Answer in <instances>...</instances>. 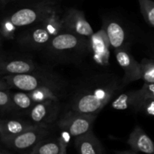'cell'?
Here are the masks:
<instances>
[{
  "label": "cell",
  "instance_id": "26",
  "mask_svg": "<svg viewBox=\"0 0 154 154\" xmlns=\"http://www.w3.org/2000/svg\"><path fill=\"white\" fill-rule=\"evenodd\" d=\"M72 135L67 131L63 130L62 133L60 134V137L58 138L59 144L60 147V154H67V147L70 141V138Z\"/></svg>",
  "mask_w": 154,
  "mask_h": 154
},
{
  "label": "cell",
  "instance_id": "28",
  "mask_svg": "<svg viewBox=\"0 0 154 154\" xmlns=\"http://www.w3.org/2000/svg\"><path fill=\"white\" fill-rule=\"evenodd\" d=\"M11 1H12V0H0V2H1L2 6H4L7 5L8 2H10Z\"/></svg>",
  "mask_w": 154,
  "mask_h": 154
},
{
  "label": "cell",
  "instance_id": "14",
  "mask_svg": "<svg viewBox=\"0 0 154 154\" xmlns=\"http://www.w3.org/2000/svg\"><path fill=\"white\" fill-rule=\"evenodd\" d=\"M38 126L32 122L14 119L2 120L0 123V137L2 142L14 138L28 129Z\"/></svg>",
  "mask_w": 154,
  "mask_h": 154
},
{
  "label": "cell",
  "instance_id": "11",
  "mask_svg": "<svg viewBox=\"0 0 154 154\" xmlns=\"http://www.w3.org/2000/svg\"><path fill=\"white\" fill-rule=\"evenodd\" d=\"M93 59L100 66H108L109 63V48L111 47L105 29L102 28L96 33H93L87 42Z\"/></svg>",
  "mask_w": 154,
  "mask_h": 154
},
{
  "label": "cell",
  "instance_id": "17",
  "mask_svg": "<svg viewBox=\"0 0 154 154\" xmlns=\"http://www.w3.org/2000/svg\"><path fill=\"white\" fill-rule=\"evenodd\" d=\"M103 28L106 32L111 47L114 50L125 48L126 32L119 23L114 20H108L105 23Z\"/></svg>",
  "mask_w": 154,
  "mask_h": 154
},
{
  "label": "cell",
  "instance_id": "23",
  "mask_svg": "<svg viewBox=\"0 0 154 154\" xmlns=\"http://www.w3.org/2000/svg\"><path fill=\"white\" fill-rule=\"evenodd\" d=\"M141 12L146 22L154 27V1L153 0H138Z\"/></svg>",
  "mask_w": 154,
  "mask_h": 154
},
{
  "label": "cell",
  "instance_id": "16",
  "mask_svg": "<svg viewBox=\"0 0 154 154\" xmlns=\"http://www.w3.org/2000/svg\"><path fill=\"white\" fill-rule=\"evenodd\" d=\"M75 146L78 154H102L100 141L92 132L75 138Z\"/></svg>",
  "mask_w": 154,
  "mask_h": 154
},
{
  "label": "cell",
  "instance_id": "20",
  "mask_svg": "<svg viewBox=\"0 0 154 154\" xmlns=\"http://www.w3.org/2000/svg\"><path fill=\"white\" fill-rule=\"evenodd\" d=\"M60 147L59 141L53 139H44L38 143L30 154H60Z\"/></svg>",
  "mask_w": 154,
  "mask_h": 154
},
{
  "label": "cell",
  "instance_id": "27",
  "mask_svg": "<svg viewBox=\"0 0 154 154\" xmlns=\"http://www.w3.org/2000/svg\"><path fill=\"white\" fill-rule=\"evenodd\" d=\"M116 154H137L135 152L132 151H122V152H117Z\"/></svg>",
  "mask_w": 154,
  "mask_h": 154
},
{
  "label": "cell",
  "instance_id": "13",
  "mask_svg": "<svg viewBox=\"0 0 154 154\" xmlns=\"http://www.w3.org/2000/svg\"><path fill=\"white\" fill-rule=\"evenodd\" d=\"M37 65L32 60L27 59H2L0 71L2 76L8 75H19V74L32 73L37 72Z\"/></svg>",
  "mask_w": 154,
  "mask_h": 154
},
{
  "label": "cell",
  "instance_id": "10",
  "mask_svg": "<svg viewBox=\"0 0 154 154\" xmlns=\"http://www.w3.org/2000/svg\"><path fill=\"white\" fill-rule=\"evenodd\" d=\"M60 108L59 102L57 101L35 104L29 111L30 121L37 125L49 126L57 119Z\"/></svg>",
  "mask_w": 154,
  "mask_h": 154
},
{
  "label": "cell",
  "instance_id": "8",
  "mask_svg": "<svg viewBox=\"0 0 154 154\" xmlns=\"http://www.w3.org/2000/svg\"><path fill=\"white\" fill-rule=\"evenodd\" d=\"M116 60L122 68L124 75L122 79L123 85L141 79V71L140 63L135 60L133 56L126 48L115 50Z\"/></svg>",
  "mask_w": 154,
  "mask_h": 154
},
{
  "label": "cell",
  "instance_id": "1",
  "mask_svg": "<svg viewBox=\"0 0 154 154\" xmlns=\"http://www.w3.org/2000/svg\"><path fill=\"white\" fill-rule=\"evenodd\" d=\"M121 84L112 77L97 78L74 95L69 111L97 115L120 90Z\"/></svg>",
  "mask_w": 154,
  "mask_h": 154
},
{
  "label": "cell",
  "instance_id": "18",
  "mask_svg": "<svg viewBox=\"0 0 154 154\" xmlns=\"http://www.w3.org/2000/svg\"><path fill=\"white\" fill-rule=\"evenodd\" d=\"M62 84L45 85L38 87L31 92H28L35 104L48 101H60Z\"/></svg>",
  "mask_w": 154,
  "mask_h": 154
},
{
  "label": "cell",
  "instance_id": "9",
  "mask_svg": "<svg viewBox=\"0 0 154 154\" xmlns=\"http://www.w3.org/2000/svg\"><path fill=\"white\" fill-rule=\"evenodd\" d=\"M83 36H80L69 32H62L54 36L45 48L47 51L53 54H60L73 51L83 47L84 45H87V42H86Z\"/></svg>",
  "mask_w": 154,
  "mask_h": 154
},
{
  "label": "cell",
  "instance_id": "15",
  "mask_svg": "<svg viewBox=\"0 0 154 154\" xmlns=\"http://www.w3.org/2000/svg\"><path fill=\"white\" fill-rule=\"evenodd\" d=\"M127 143L134 151L154 154V142L140 126H136L132 130Z\"/></svg>",
  "mask_w": 154,
  "mask_h": 154
},
{
  "label": "cell",
  "instance_id": "2",
  "mask_svg": "<svg viewBox=\"0 0 154 154\" xmlns=\"http://www.w3.org/2000/svg\"><path fill=\"white\" fill-rule=\"evenodd\" d=\"M30 26L20 37V45L32 49L45 48L54 36L64 31L63 15L57 8L46 18Z\"/></svg>",
  "mask_w": 154,
  "mask_h": 154
},
{
  "label": "cell",
  "instance_id": "22",
  "mask_svg": "<svg viewBox=\"0 0 154 154\" xmlns=\"http://www.w3.org/2000/svg\"><path fill=\"white\" fill-rule=\"evenodd\" d=\"M141 79L144 83H154V60L144 58L140 63Z\"/></svg>",
  "mask_w": 154,
  "mask_h": 154
},
{
  "label": "cell",
  "instance_id": "12",
  "mask_svg": "<svg viewBox=\"0 0 154 154\" xmlns=\"http://www.w3.org/2000/svg\"><path fill=\"white\" fill-rule=\"evenodd\" d=\"M133 111L154 117V83H144L141 89L135 90Z\"/></svg>",
  "mask_w": 154,
  "mask_h": 154
},
{
  "label": "cell",
  "instance_id": "5",
  "mask_svg": "<svg viewBox=\"0 0 154 154\" xmlns=\"http://www.w3.org/2000/svg\"><path fill=\"white\" fill-rule=\"evenodd\" d=\"M96 117L95 114L68 111L59 119L57 125L62 130L77 138L91 132Z\"/></svg>",
  "mask_w": 154,
  "mask_h": 154
},
{
  "label": "cell",
  "instance_id": "7",
  "mask_svg": "<svg viewBox=\"0 0 154 154\" xmlns=\"http://www.w3.org/2000/svg\"><path fill=\"white\" fill-rule=\"evenodd\" d=\"M64 30L83 37L90 38L94 33L84 14L76 8H70L63 15Z\"/></svg>",
  "mask_w": 154,
  "mask_h": 154
},
{
  "label": "cell",
  "instance_id": "6",
  "mask_svg": "<svg viewBox=\"0 0 154 154\" xmlns=\"http://www.w3.org/2000/svg\"><path fill=\"white\" fill-rule=\"evenodd\" d=\"M49 132V126L38 125L14 138L2 141V143L9 148L20 151L29 149L32 150L40 141L48 136Z\"/></svg>",
  "mask_w": 154,
  "mask_h": 154
},
{
  "label": "cell",
  "instance_id": "25",
  "mask_svg": "<svg viewBox=\"0 0 154 154\" xmlns=\"http://www.w3.org/2000/svg\"><path fill=\"white\" fill-rule=\"evenodd\" d=\"M17 27L13 23L9 17H5L1 23V35L5 40H11L14 38Z\"/></svg>",
  "mask_w": 154,
  "mask_h": 154
},
{
  "label": "cell",
  "instance_id": "21",
  "mask_svg": "<svg viewBox=\"0 0 154 154\" xmlns=\"http://www.w3.org/2000/svg\"><path fill=\"white\" fill-rule=\"evenodd\" d=\"M135 90H131L122 93L117 96L112 102V108L117 110H133Z\"/></svg>",
  "mask_w": 154,
  "mask_h": 154
},
{
  "label": "cell",
  "instance_id": "24",
  "mask_svg": "<svg viewBox=\"0 0 154 154\" xmlns=\"http://www.w3.org/2000/svg\"><path fill=\"white\" fill-rule=\"evenodd\" d=\"M0 108L2 114L11 112L15 110L12 100L11 93L9 89L0 87Z\"/></svg>",
  "mask_w": 154,
  "mask_h": 154
},
{
  "label": "cell",
  "instance_id": "19",
  "mask_svg": "<svg viewBox=\"0 0 154 154\" xmlns=\"http://www.w3.org/2000/svg\"><path fill=\"white\" fill-rule=\"evenodd\" d=\"M12 100L15 110L18 111H30L32 108L34 106L35 103L32 99L31 96L28 92L18 91L11 93Z\"/></svg>",
  "mask_w": 154,
  "mask_h": 154
},
{
  "label": "cell",
  "instance_id": "4",
  "mask_svg": "<svg viewBox=\"0 0 154 154\" xmlns=\"http://www.w3.org/2000/svg\"><path fill=\"white\" fill-rule=\"evenodd\" d=\"M57 8L52 0H42L17 10L8 17L17 27L29 26L46 18Z\"/></svg>",
  "mask_w": 154,
  "mask_h": 154
},
{
  "label": "cell",
  "instance_id": "3",
  "mask_svg": "<svg viewBox=\"0 0 154 154\" xmlns=\"http://www.w3.org/2000/svg\"><path fill=\"white\" fill-rule=\"evenodd\" d=\"M57 84H62L55 75L50 72L37 71L32 73L4 75L2 77L0 87L31 92L42 86Z\"/></svg>",
  "mask_w": 154,
  "mask_h": 154
}]
</instances>
